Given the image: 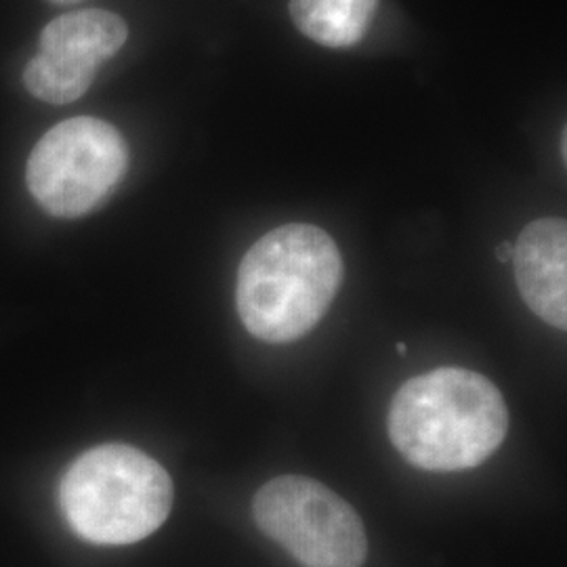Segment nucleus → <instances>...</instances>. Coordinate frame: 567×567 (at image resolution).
Wrapping results in <instances>:
<instances>
[{
    "label": "nucleus",
    "mask_w": 567,
    "mask_h": 567,
    "mask_svg": "<svg viewBox=\"0 0 567 567\" xmlns=\"http://www.w3.org/2000/svg\"><path fill=\"white\" fill-rule=\"evenodd\" d=\"M507 431L503 393L465 368H437L410 379L389 408L391 444L410 465L435 473L482 465Z\"/></svg>",
    "instance_id": "obj_1"
},
{
    "label": "nucleus",
    "mask_w": 567,
    "mask_h": 567,
    "mask_svg": "<svg viewBox=\"0 0 567 567\" xmlns=\"http://www.w3.org/2000/svg\"><path fill=\"white\" fill-rule=\"evenodd\" d=\"M341 284L343 257L324 229L282 225L244 255L236 284L238 316L255 339L292 343L320 324Z\"/></svg>",
    "instance_id": "obj_2"
},
{
    "label": "nucleus",
    "mask_w": 567,
    "mask_h": 567,
    "mask_svg": "<svg viewBox=\"0 0 567 567\" xmlns=\"http://www.w3.org/2000/svg\"><path fill=\"white\" fill-rule=\"evenodd\" d=\"M70 527L93 545H133L163 526L173 508V482L137 447L103 444L81 454L60 486Z\"/></svg>",
    "instance_id": "obj_3"
},
{
    "label": "nucleus",
    "mask_w": 567,
    "mask_h": 567,
    "mask_svg": "<svg viewBox=\"0 0 567 567\" xmlns=\"http://www.w3.org/2000/svg\"><path fill=\"white\" fill-rule=\"evenodd\" d=\"M126 166L128 147L118 128L81 116L44 133L28 158L25 182L49 215L74 219L110 198Z\"/></svg>",
    "instance_id": "obj_4"
},
{
    "label": "nucleus",
    "mask_w": 567,
    "mask_h": 567,
    "mask_svg": "<svg viewBox=\"0 0 567 567\" xmlns=\"http://www.w3.org/2000/svg\"><path fill=\"white\" fill-rule=\"evenodd\" d=\"M252 515L267 538L303 567H362L368 538L360 515L324 484L303 475L267 482Z\"/></svg>",
    "instance_id": "obj_5"
},
{
    "label": "nucleus",
    "mask_w": 567,
    "mask_h": 567,
    "mask_svg": "<svg viewBox=\"0 0 567 567\" xmlns=\"http://www.w3.org/2000/svg\"><path fill=\"white\" fill-rule=\"evenodd\" d=\"M515 280L527 307L548 326L567 328V225L538 219L513 246Z\"/></svg>",
    "instance_id": "obj_6"
},
{
    "label": "nucleus",
    "mask_w": 567,
    "mask_h": 567,
    "mask_svg": "<svg viewBox=\"0 0 567 567\" xmlns=\"http://www.w3.org/2000/svg\"><path fill=\"white\" fill-rule=\"evenodd\" d=\"M126 39L128 28L116 13L89 9L51 21L42 30L39 53L95 79L103 61L114 58Z\"/></svg>",
    "instance_id": "obj_7"
},
{
    "label": "nucleus",
    "mask_w": 567,
    "mask_h": 567,
    "mask_svg": "<svg viewBox=\"0 0 567 567\" xmlns=\"http://www.w3.org/2000/svg\"><path fill=\"white\" fill-rule=\"evenodd\" d=\"M379 0H290V18L307 39L330 49L362 41Z\"/></svg>",
    "instance_id": "obj_8"
},
{
    "label": "nucleus",
    "mask_w": 567,
    "mask_h": 567,
    "mask_svg": "<svg viewBox=\"0 0 567 567\" xmlns=\"http://www.w3.org/2000/svg\"><path fill=\"white\" fill-rule=\"evenodd\" d=\"M496 259H498L501 264L513 261V246L508 243L498 244V248H496Z\"/></svg>",
    "instance_id": "obj_9"
},
{
    "label": "nucleus",
    "mask_w": 567,
    "mask_h": 567,
    "mask_svg": "<svg viewBox=\"0 0 567 567\" xmlns=\"http://www.w3.org/2000/svg\"><path fill=\"white\" fill-rule=\"evenodd\" d=\"M398 351H400V353H405V344L404 343H398Z\"/></svg>",
    "instance_id": "obj_10"
},
{
    "label": "nucleus",
    "mask_w": 567,
    "mask_h": 567,
    "mask_svg": "<svg viewBox=\"0 0 567 567\" xmlns=\"http://www.w3.org/2000/svg\"><path fill=\"white\" fill-rule=\"evenodd\" d=\"M55 2H61V4H65V2H76V0H55Z\"/></svg>",
    "instance_id": "obj_11"
}]
</instances>
